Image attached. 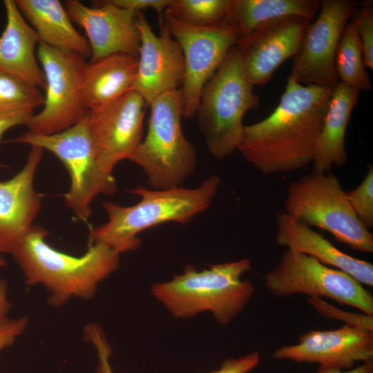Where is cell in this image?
Segmentation results:
<instances>
[{"label": "cell", "mask_w": 373, "mask_h": 373, "mask_svg": "<svg viewBox=\"0 0 373 373\" xmlns=\"http://www.w3.org/2000/svg\"><path fill=\"white\" fill-rule=\"evenodd\" d=\"M311 22L300 17L278 19L238 41L244 72L254 86L267 83L285 60L296 55Z\"/></svg>", "instance_id": "cell-17"}, {"label": "cell", "mask_w": 373, "mask_h": 373, "mask_svg": "<svg viewBox=\"0 0 373 373\" xmlns=\"http://www.w3.org/2000/svg\"><path fill=\"white\" fill-rule=\"evenodd\" d=\"M272 356L351 369L357 362L373 361V331L348 325L332 330H311L301 335L296 344L276 349Z\"/></svg>", "instance_id": "cell-16"}, {"label": "cell", "mask_w": 373, "mask_h": 373, "mask_svg": "<svg viewBox=\"0 0 373 373\" xmlns=\"http://www.w3.org/2000/svg\"><path fill=\"white\" fill-rule=\"evenodd\" d=\"M348 202L359 221L368 229L373 226V167L361 182L353 190L346 192Z\"/></svg>", "instance_id": "cell-28"}, {"label": "cell", "mask_w": 373, "mask_h": 373, "mask_svg": "<svg viewBox=\"0 0 373 373\" xmlns=\"http://www.w3.org/2000/svg\"><path fill=\"white\" fill-rule=\"evenodd\" d=\"M140 33L137 74L132 90L138 93L147 104L159 95L180 90L184 77L182 49L172 37L166 23L156 35L141 12H137Z\"/></svg>", "instance_id": "cell-15"}, {"label": "cell", "mask_w": 373, "mask_h": 373, "mask_svg": "<svg viewBox=\"0 0 373 373\" xmlns=\"http://www.w3.org/2000/svg\"><path fill=\"white\" fill-rule=\"evenodd\" d=\"M84 338L86 342L92 344L96 351L97 365L95 373H113L110 364L112 350L102 327L95 323L87 324L84 329Z\"/></svg>", "instance_id": "cell-31"}, {"label": "cell", "mask_w": 373, "mask_h": 373, "mask_svg": "<svg viewBox=\"0 0 373 373\" xmlns=\"http://www.w3.org/2000/svg\"><path fill=\"white\" fill-rule=\"evenodd\" d=\"M334 62L340 82L358 91H368L372 88L371 80L363 61L360 38L351 19L340 37Z\"/></svg>", "instance_id": "cell-25"}, {"label": "cell", "mask_w": 373, "mask_h": 373, "mask_svg": "<svg viewBox=\"0 0 373 373\" xmlns=\"http://www.w3.org/2000/svg\"><path fill=\"white\" fill-rule=\"evenodd\" d=\"M19 10L35 31L39 42L52 48L90 55L87 39L74 27L59 0H15Z\"/></svg>", "instance_id": "cell-23"}, {"label": "cell", "mask_w": 373, "mask_h": 373, "mask_svg": "<svg viewBox=\"0 0 373 373\" xmlns=\"http://www.w3.org/2000/svg\"><path fill=\"white\" fill-rule=\"evenodd\" d=\"M147 106L138 93L131 90L106 107L88 112L89 134L106 173L113 174L119 162L129 160L142 142Z\"/></svg>", "instance_id": "cell-13"}, {"label": "cell", "mask_w": 373, "mask_h": 373, "mask_svg": "<svg viewBox=\"0 0 373 373\" xmlns=\"http://www.w3.org/2000/svg\"><path fill=\"white\" fill-rule=\"evenodd\" d=\"M285 207L284 211L291 217L328 231L351 249L373 252V234L357 218L333 173L312 171L290 183Z\"/></svg>", "instance_id": "cell-7"}, {"label": "cell", "mask_w": 373, "mask_h": 373, "mask_svg": "<svg viewBox=\"0 0 373 373\" xmlns=\"http://www.w3.org/2000/svg\"><path fill=\"white\" fill-rule=\"evenodd\" d=\"M357 2L322 0L316 18L308 26L294 57L290 76L305 86L334 88L339 82L335 54L340 37Z\"/></svg>", "instance_id": "cell-12"}, {"label": "cell", "mask_w": 373, "mask_h": 373, "mask_svg": "<svg viewBox=\"0 0 373 373\" xmlns=\"http://www.w3.org/2000/svg\"><path fill=\"white\" fill-rule=\"evenodd\" d=\"M146 135L129 159L138 165L153 189L182 186L195 172L197 157L182 127L180 90L162 94L148 105Z\"/></svg>", "instance_id": "cell-6"}, {"label": "cell", "mask_w": 373, "mask_h": 373, "mask_svg": "<svg viewBox=\"0 0 373 373\" xmlns=\"http://www.w3.org/2000/svg\"><path fill=\"white\" fill-rule=\"evenodd\" d=\"M37 55L45 77L46 94L42 110L32 115L25 126L32 134L50 135L71 127L88 115L82 89L87 63L79 54L41 42Z\"/></svg>", "instance_id": "cell-9"}, {"label": "cell", "mask_w": 373, "mask_h": 373, "mask_svg": "<svg viewBox=\"0 0 373 373\" xmlns=\"http://www.w3.org/2000/svg\"><path fill=\"white\" fill-rule=\"evenodd\" d=\"M64 6L71 21L86 34L90 61L115 54L137 58L140 33L137 12L119 7L110 0L97 1L95 7L78 0H68Z\"/></svg>", "instance_id": "cell-14"}, {"label": "cell", "mask_w": 373, "mask_h": 373, "mask_svg": "<svg viewBox=\"0 0 373 373\" xmlns=\"http://www.w3.org/2000/svg\"><path fill=\"white\" fill-rule=\"evenodd\" d=\"M265 284L275 296L303 294L327 298L373 316V296L363 285L304 254L287 249L276 266L265 274Z\"/></svg>", "instance_id": "cell-10"}, {"label": "cell", "mask_w": 373, "mask_h": 373, "mask_svg": "<svg viewBox=\"0 0 373 373\" xmlns=\"http://www.w3.org/2000/svg\"><path fill=\"white\" fill-rule=\"evenodd\" d=\"M332 88L305 86L289 75L274 111L245 125L238 151L264 175L292 172L312 164Z\"/></svg>", "instance_id": "cell-1"}, {"label": "cell", "mask_w": 373, "mask_h": 373, "mask_svg": "<svg viewBox=\"0 0 373 373\" xmlns=\"http://www.w3.org/2000/svg\"><path fill=\"white\" fill-rule=\"evenodd\" d=\"M307 301L321 316L327 319L336 320L348 325L373 331V316L364 313L346 312L327 303L323 298L308 297Z\"/></svg>", "instance_id": "cell-30"}, {"label": "cell", "mask_w": 373, "mask_h": 373, "mask_svg": "<svg viewBox=\"0 0 373 373\" xmlns=\"http://www.w3.org/2000/svg\"><path fill=\"white\" fill-rule=\"evenodd\" d=\"M8 142L41 147L61 162L70 179V189L63 195L64 202L80 221L88 220L91 204L98 195H113L117 191L113 175L106 173L97 160L88 131V115L60 133L39 135L26 131Z\"/></svg>", "instance_id": "cell-8"}, {"label": "cell", "mask_w": 373, "mask_h": 373, "mask_svg": "<svg viewBox=\"0 0 373 373\" xmlns=\"http://www.w3.org/2000/svg\"><path fill=\"white\" fill-rule=\"evenodd\" d=\"M34 111L19 110L0 114V142L4 133L10 128L19 125H24Z\"/></svg>", "instance_id": "cell-35"}, {"label": "cell", "mask_w": 373, "mask_h": 373, "mask_svg": "<svg viewBox=\"0 0 373 373\" xmlns=\"http://www.w3.org/2000/svg\"><path fill=\"white\" fill-rule=\"evenodd\" d=\"M6 265V261L5 259L0 255V267H4Z\"/></svg>", "instance_id": "cell-38"}, {"label": "cell", "mask_w": 373, "mask_h": 373, "mask_svg": "<svg viewBox=\"0 0 373 373\" xmlns=\"http://www.w3.org/2000/svg\"><path fill=\"white\" fill-rule=\"evenodd\" d=\"M41 89L21 78L0 70V114L43 106Z\"/></svg>", "instance_id": "cell-27"}, {"label": "cell", "mask_w": 373, "mask_h": 373, "mask_svg": "<svg viewBox=\"0 0 373 373\" xmlns=\"http://www.w3.org/2000/svg\"><path fill=\"white\" fill-rule=\"evenodd\" d=\"M169 32L179 44L184 60V77L180 89L183 117H195L202 90L237 44L239 34L227 20L209 27H199L164 17Z\"/></svg>", "instance_id": "cell-11"}, {"label": "cell", "mask_w": 373, "mask_h": 373, "mask_svg": "<svg viewBox=\"0 0 373 373\" xmlns=\"http://www.w3.org/2000/svg\"><path fill=\"white\" fill-rule=\"evenodd\" d=\"M355 23L362 46L366 68L373 69V3L372 1L357 2L351 17Z\"/></svg>", "instance_id": "cell-29"}, {"label": "cell", "mask_w": 373, "mask_h": 373, "mask_svg": "<svg viewBox=\"0 0 373 373\" xmlns=\"http://www.w3.org/2000/svg\"><path fill=\"white\" fill-rule=\"evenodd\" d=\"M321 7L319 0H232L227 21L239 34V39L263 24L287 17L312 21Z\"/></svg>", "instance_id": "cell-24"}, {"label": "cell", "mask_w": 373, "mask_h": 373, "mask_svg": "<svg viewBox=\"0 0 373 373\" xmlns=\"http://www.w3.org/2000/svg\"><path fill=\"white\" fill-rule=\"evenodd\" d=\"M113 4L135 12L151 8L158 15L160 26L163 23L162 14L171 3V0H110Z\"/></svg>", "instance_id": "cell-34"}, {"label": "cell", "mask_w": 373, "mask_h": 373, "mask_svg": "<svg viewBox=\"0 0 373 373\" xmlns=\"http://www.w3.org/2000/svg\"><path fill=\"white\" fill-rule=\"evenodd\" d=\"M48 232L34 225L12 254L28 286L42 285L48 303L60 307L73 298H93L99 285L116 271L120 254L102 242H88L87 251L74 256L51 247Z\"/></svg>", "instance_id": "cell-2"}, {"label": "cell", "mask_w": 373, "mask_h": 373, "mask_svg": "<svg viewBox=\"0 0 373 373\" xmlns=\"http://www.w3.org/2000/svg\"><path fill=\"white\" fill-rule=\"evenodd\" d=\"M3 3L6 23L0 35V70L44 90L45 77L36 56L39 38L15 0Z\"/></svg>", "instance_id": "cell-20"}, {"label": "cell", "mask_w": 373, "mask_h": 373, "mask_svg": "<svg viewBox=\"0 0 373 373\" xmlns=\"http://www.w3.org/2000/svg\"><path fill=\"white\" fill-rule=\"evenodd\" d=\"M28 323L26 316L8 318L0 323V351L11 345L24 332Z\"/></svg>", "instance_id": "cell-33"}, {"label": "cell", "mask_w": 373, "mask_h": 373, "mask_svg": "<svg viewBox=\"0 0 373 373\" xmlns=\"http://www.w3.org/2000/svg\"><path fill=\"white\" fill-rule=\"evenodd\" d=\"M253 88L236 45L205 84L195 115L207 148L216 160H224L238 150L244 116L260 104V96Z\"/></svg>", "instance_id": "cell-5"}, {"label": "cell", "mask_w": 373, "mask_h": 373, "mask_svg": "<svg viewBox=\"0 0 373 373\" xmlns=\"http://www.w3.org/2000/svg\"><path fill=\"white\" fill-rule=\"evenodd\" d=\"M276 241L287 249L309 256L320 262L341 270L363 285L373 287V265L350 256L311 227L289 216L276 213Z\"/></svg>", "instance_id": "cell-19"}, {"label": "cell", "mask_w": 373, "mask_h": 373, "mask_svg": "<svg viewBox=\"0 0 373 373\" xmlns=\"http://www.w3.org/2000/svg\"><path fill=\"white\" fill-rule=\"evenodd\" d=\"M360 91L338 82L332 88L322 128L318 137L312 171L329 173L334 166L347 161L345 137L352 112L359 99Z\"/></svg>", "instance_id": "cell-21"}, {"label": "cell", "mask_w": 373, "mask_h": 373, "mask_svg": "<svg viewBox=\"0 0 373 373\" xmlns=\"http://www.w3.org/2000/svg\"><path fill=\"white\" fill-rule=\"evenodd\" d=\"M220 182L218 175H211L195 188L132 189L129 192L139 196L140 201L128 207L104 202L108 220L90 230L88 242L104 243L120 254L135 251L141 244V232L165 222L184 224L207 211Z\"/></svg>", "instance_id": "cell-3"}, {"label": "cell", "mask_w": 373, "mask_h": 373, "mask_svg": "<svg viewBox=\"0 0 373 373\" xmlns=\"http://www.w3.org/2000/svg\"><path fill=\"white\" fill-rule=\"evenodd\" d=\"M260 356L258 352H252L238 358L224 361L220 367L207 373H249L259 364Z\"/></svg>", "instance_id": "cell-32"}, {"label": "cell", "mask_w": 373, "mask_h": 373, "mask_svg": "<svg viewBox=\"0 0 373 373\" xmlns=\"http://www.w3.org/2000/svg\"><path fill=\"white\" fill-rule=\"evenodd\" d=\"M317 373H373V361L363 362L360 365L348 370L320 366Z\"/></svg>", "instance_id": "cell-36"}, {"label": "cell", "mask_w": 373, "mask_h": 373, "mask_svg": "<svg viewBox=\"0 0 373 373\" xmlns=\"http://www.w3.org/2000/svg\"><path fill=\"white\" fill-rule=\"evenodd\" d=\"M232 0H171L164 17L199 27H209L227 20Z\"/></svg>", "instance_id": "cell-26"}, {"label": "cell", "mask_w": 373, "mask_h": 373, "mask_svg": "<svg viewBox=\"0 0 373 373\" xmlns=\"http://www.w3.org/2000/svg\"><path fill=\"white\" fill-rule=\"evenodd\" d=\"M21 170L12 178L0 181V254H12L35 225L42 195L34 187L36 171L44 149L30 146Z\"/></svg>", "instance_id": "cell-18"}, {"label": "cell", "mask_w": 373, "mask_h": 373, "mask_svg": "<svg viewBox=\"0 0 373 373\" xmlns=\"http://www.w3.org/2000/svg\"><path fill=\"white\" fill-rule=\"evenodd\" d=\"M8 283L0 280V323L7 319L11 308V303L8 298Z\"/></svg>", "instance_id": "cell-37"}, {"label": "cell", "mask_w": 373, "mask_h": 373, "mask_svg": "<svg viewBox=\"0 0 373 373\" xmlns=\"http://www.w3.org/2000/svg\"><path fill=\"white\" fill-rule=\"evenodd\" d=\"M137 58L115 54L86 64L82 89L89 111L101 110L132 90Z\"/></svg>", "instance_id": "cell-22"}, {"label": "cell", "mask_w": 373, "mask_h": 373, "mask_svg": "<svg viewBox=\"0 0 373 373\" xmlns=\"http://www.w3.org/2000/svg\"><path fill=\"white\" fill-rule=\"evenodd\" d=\"M251 269L247 258L218 263L197 270L187 265L182 274L153 283V297L178 319L209 312L222 325H229L243 310L255 291L242 276Z\"/></svg>", "instance_id": "cell-4"}]
</instances>
